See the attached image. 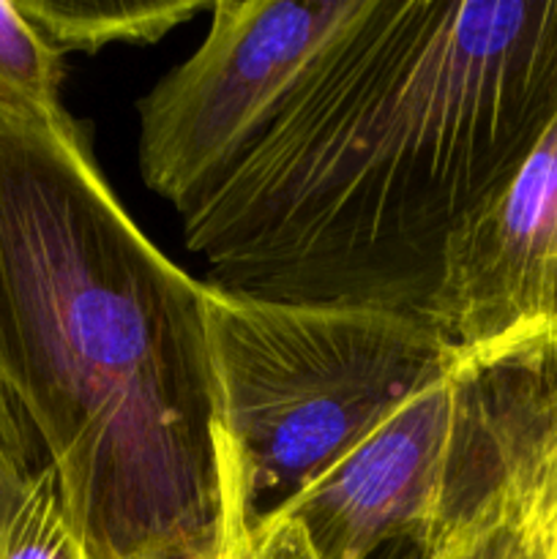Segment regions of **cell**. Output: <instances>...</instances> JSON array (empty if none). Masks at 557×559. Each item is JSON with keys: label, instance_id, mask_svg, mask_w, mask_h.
Returning a JSON list of instances; mask_svg holds the SVG:
<instances>
[{"label": "cell", "instance_id": "5b68a950", "mask_svg": "<svg viewBox=\"0 0 557 559\" xmlns=\"http://www.w3.org/2000/svg\"><path fill=\"white\" fill-rule=\"evenodd\" d=\"M429 317L478 369L557 353V115L451 238Z\"/></svg>", "mask_w": 557, "mask_h": 559}, {"label": "cell", "instance_id": "7c38bea8", "mask_svg": "<svg viewBox=\"0 0 557 559\" xmlns=\"http://www.w3.org/2000/svg\"><path fill=\"white\" fill-rule=\"evenodd\" d=\"M9 404H5L3 393H0V502H3L5 495V486H9L11 475L16 473V462H14V453H11V442H9Z\"/></svg>", "mask_w": 557, "mask_h": 559}, {"label": "cell", "instance_id": "ba28073f", "mask_svg": "<svg viewBox=\"0 0 557 559\" xmlns=\"http://www.w3.org/2000/svg\"><path fill=\"white\" fill-rule=\"evenodd\" d=\"M0 559H85L66 519L55 473L16 469L0 502Z\"/></svg>", "mask_w": 557, "mask_h": 559}, {"label": "cell", "instance_id": "3957f363", "mask_svg": "<svg viewBox=\"0 0 557 559\" xmlns=\"http://www.w3.org/2000/svg\"><path fill=\"white\" fill-rule=\"evenodd\" d=\"M227 530L295 519L320 559L437 544L502 495L557 420L544 360L478 369L435 320L205 282Z\"/></svg>", "mask_w": 557, "mask_h": 559}, {"label": "cell", "instance_id": "52a82bcc", "mask_svg": "<svg viewBox=\"0 0 557 559\" xmlns=\"http://www.w3.org/2000/svg\"><path fill=\"white\" fill-rule=\"evenodd\" d=\"M60 85L63 52L22 14L16 0H0V109L25 118H66Z\"/></svg>", "mask_w": 557, "mask_h": 559}, {"label": "cell", "instance_id": "30bf717a", "mask_svg": "<svg viewBox=\"0 0 557 559\" xmlns=\"http://www.w3.org/2000/svg\"><path fill=\"white\" fill-rule=\"evenodd\" d=\"M186 559H320L295 519H271L260 527L229 530L213 549Z\"/></svg>", "mask_w": 557, "mask_h": 559}, {"label": "cell", "instance_id": "8fae6325", "mask_svg": "<svg viewBox=\"0 0 557 559\" xmlns=\"http://www.w3.org/2000/svg\"><path fill=\"white\" fill-rule=\"evenodd\" d=\"M555 431H552V437H555ZM549 440H546V445H549ZM546 445L541 448V453L533 462V469H530L528 486H524L522 508H519L517 524H513L511 538H508L506 555H502V559H549L546 557V540H544V527H541V508H538V467H541V459H544Z\"/></svg>", "mask_w": 557, "mask_h": 559}, {"label": "cell", "instance_id": "7a4b0ae2", "mask_svg": "<svg viewBox=\"0 0 557 559\" xmlns=\"http://www.w3.org/2000/svg\"><path fill=\"white\" fill-rule=\"evenodd\" d=\"M0 393L42 442L82 557L222 544L205 282L131 222L69 115L0 109Z\"/></svg>", "mask_w": 557, "mask_h": 559}, {"label": "cell", "instance_id": "6da1fadb", "mask_svg": "<svg viewBox=\"0 0 557 559\" xmlns=\"http://www.w3.org/2000/svg\"><path fill=\"white\" fill-rule=\"evenodd\" d=\"M557 115V0H364L180 211L208 284L429 317L462 224Z\"/></svg>", "mask_w": 557, "mask_h": 559}, {"label": "cell", "instance_id": "277c9868", "mask_svg": "<svg viewBox=\"0 0 557 559\" xmlns=\"http://www.w3.org/2000/svg\"><path fill=\"white\" fill-rule=\"evenodd\" d=\"M364 0H216L191 58L140 102V173L178 213L276 118Z\"/></svg>", "mask_w": 557, "mask_h": 559}, {"label": "cell", "instance_id": "9c48e42d", "mask_svg": "<svg viewBox=\"0 0 557 559\" xmlns=\"http://www.w3.org/2000/svg\"><path fill=\"white\" fill-rule=\"evenodd\" d=\"M533 462L535 456H530L513 475L511 484L502 489V495L459 533L448 535L446 540H437V544L396 540L369 559H502L513 524H517L519 508H522L524 486H528Z\"/></svg>", "mask_w": 557, "mask_h": 559}, {"label": "cell", "instance_id": "8992f818", "mask_svg": "<svg viewBox=\"0 0 557 559\" xmlns=\"http://www.w3.org/2000/svg\"><path fill=\"white\" fill-rule=\"evenodd\" d=\"M22 14L60 49L96 52L107 44H153L216 0H16Z\"/></svg>", "mask_w": 557, "mask_h": 559}]
</instances>
